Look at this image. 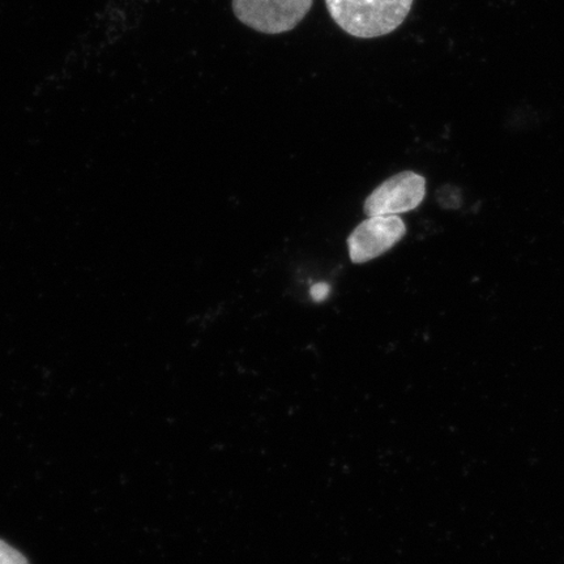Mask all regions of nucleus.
<instances>
[{"label":"nucleus","mask_w":564,"mask_h":564,"mask_svg":"<svg viewBox=\"0 0 564 564\" xmlns=\"http://www.w3.org/2000/svg\"><path fill=\"white\" fill-rule=\"evenodd\" d=\"M314 0H232L236 18L264 34L291 32L306 18Z\"/></svg>","instance_id":"f03ea898"},{"label":"nucleus","mask_w":564,"mask_h":564,"mask_svg":"<svg viewBox=\"0 0 564 564\" xmlns=\"http://www.w3.org/2000/svg\"><path fill=\"white\" fill-rule=\"evenodd\" d=\"M426 180L414 172L391 176L365 202L366 216H398L420 206L425 199Z\"/></svg>","instance_id":"7ed1b4c3"},{"label":"nucleus","mask_w":564,"mask_h":564,"mask_svg":"<svg viewBox=\"0 0 564 564\" xmlns=\"http://www.w3.org/2000/svg\"><path fill=\"white\" fill-rule=\"evenodd\" d=\"M329 292V285L324 284V282H321V284H316L312 288V297L316 302H322L324 300H327Z\"/></svg>","instance_id":"423d86ee"},{"label":"nucleus","mask_w":564,"mask_h":564,"mask_svg":"<svg viewBox=\"0 0 564 564\" xmlns=\"http://www.w3.org/2000/svg\"><path fill=\"white\" fill-rule=\"evenodd\" d=\"M414 0H326L330 18L357 39H378L403 25Z\"/></svg>","instance_id":"f257e3e1"},{"label":"nucleus","mask_w":564,"mask_h":564,"mask_svg":"<svg viewBox=\"0 0 564 564\" xmlns=\"http://www.w3.org/2000/svg\"><path fill=\"white\" fill-rule=\"evenodd\" d=\"M0 564H30L18 550L0 540Z\"/></svg>","instance_id":"39448f33"},{"label":"nucleus","mask_w":564,"mask_h":564,"mask_svg":"<svg viewBox=\"0 0 564 564\" xmlns=\"http://www.w3.org/2000/svg\"><path fill=\"white\" fill-rule=\"evenodd\" d=\"M405 235V224L399 216L369 217L348 238L351 262L361 264L383 256Z\"/></svg>","instance_id":"20e7f679"}]
</instances>
